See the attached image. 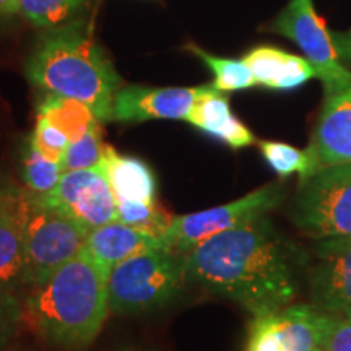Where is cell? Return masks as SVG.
<instances>
[{"label": "cell", "instance_id": "obj_1", "mask_svg": "<svg viewBox=\"0 0 351 351\" xmlns=\"http://www.w3.org/2000/svg\"><path fill=\"white\" fill-rule=\"evenodd\" d=\"M187 282L239 302L254 317L278 314L300 291V252L263 215L184 254Z\"/></svg>", "mask_w": 351, "mask_h": 351}, {"label": "cell", "instance_id": "obj_2", "mask_svg": "<svg viewBox=\"0 0 351 351\" xmlns=\"http://www.w3.org/2000/svg\"><path fill=\"white\" fill-rule=\"evenodd\" d=\"M104 269L80 252L33 285L23 302V320L59 350H85L99 335L109 314Z\"/></svg>", "mask_w": 351, "mask_h": 351}, {"label": "cell", "instance_id": "obj_3", "mask_svg": "<svg viewBox=\"0 0 351 351\" xmlns=\"http://www.w3.org/2000/svg\"><path fill=\"white\" fill-rule=\"evenodd\" d=\"M25 72L32 85L47 95L82 101L99 122L111 121L112 101L122 80L86 20L44 29Z\"/></svg>", "mask_w": 351, "mask_h": 351}, {"label": "cell", "instance_id": "obj_4", "mask_svg": "<svg viewBox=\"0 0 351 351\" xmlns=\"http://www.w3.org/2000/svg\"><path fill=\"white\" fill-rule=\"evenodd\" d=\"M186 282L184 254L165 247L140 252L109 271V309L116 314L155 311L173 301Z\"/></svg>", "mask_w": 351, "mask_h": 351}, {"label": "cell", "instance_id": "obj_5", "mask_svg": "<svg viewBox=\"0 0 351 351\" xmlns=\"http://www.w3.org/2000/svg\"><path fill=\"white\" fill-rule=\"evenodd\" d=\"M88 232L25 191V285H38L83 251Z\"/></svg>", "mask_w": 351, "mask_h": 351}, {"label": "cell", "instance_id": "obj_6", "mask_svg": "<svg viewBox=\"0 0 351 351\" xmlns=\"http://www.w3.org/2000/svg\"><path fill=\"white\" fill-rule=\"evenodd\" d=\"M291 217L315 239H351V165L328 166L300 182Z\"/></svg>", "mask_w": 351, "mask_h": 351}, {"label": "cell", "instance_id": "obj_7", "mask_svg": "<svg viewBox=\"0 0 351 351\" xmlns=\"http://www.w3.org/2000/svg\"><path fill=\"white\" fill-rule=\"evenodd\" d=\"M269 32L282 34L298 44L322 82L326 96L351 88V70L345 67L333 44L332 33L319 16L313 0H289L271 21Z\"/></svg>", "mask_w": 351, "mask_h": 351}, {"label": "cell", "instance_id": "obj_8", "mask_svg": "<svg viewBox=\"0 0 351 351\" xmlns=\"http://www.w3.org/2000/svg\"><path fill=\"white\" fill-rule=\"evenodd\" d=\"M285 197L282 184H267L231 204L174 217L165 234L166 247L178 254H187L213 236L261 218L280 205Z\"/></svg>", "mask_w": 351, "mask_h": 351}, {"label": "cell", "instance_id": "obj_9", "mask_svg": "<svg viewBox=\"0 0 351 351\" xmlns=\"http://www.w3.org/2000/svg\"><path fill=\"white\" fill-rule=\"evenodd\" d=\"M38 197L72 218L86 232L117 219V199L101 165L90 169L64 171L54 191Z\"/></svg>", "mask_w": 351, "mask_h": 351}, {"label": "cell", "instance_id": "obj_10", "mask_svg": "<svg viewBox=\"0 0 351 351\" xmlns=\"http://www.w3.org/2000/svg\"><path fill=\"white\" fill-rule=\"evenodd\" d=\"M200 86L152 88L127 85L117 90L112 101L116 122H145L155 119L186 121L194 106Z\"/></svg>", "mask_w": 351, "mask_h": 351}, {"label": "cell", "instance_id": "obj_11", "mask_svg": "<svg viewBox=\"0 0 351 351\" xmlns=\"http://www.w3.org/2000/svg\"><path fill=\"white\" fill-rule=\"evenodd\" d=\"M309 288L317 309L330 314L351 313V239H328L311 269Z\"/></svg>", "mask_w": 351, "mask_h": 351}, {"label": "cell", "instance_id": "obj_12", "mask_svg": "<svg viewBox=\"0 0 351 351\" xmlns=\"http://www.w3.org/2000/svg\"><path fill=\"white\" fill-rule=\"evenodd\" d=\"M306 150L313 158L315 173L328 166L351 165V88L326 96Z\"/></svg>", "mask_w": 351, "mask_h": 351}, {"label": "cell", "instance_id": "obj_13", "mask_svg": "<svg viewBox=\"0 0 351 351\" xmlns=\"http://www.w3.org/2000/svg\"><path fill=\"white\" fill-rule=\"evenodd\" d=\"M25 285V192H7L0 199V289Z\"/></svg>", "mask_w": 351, "mask_h": 351}, {"label": "cell", "instance_id": "obj_14", "mask_svg": "<svg viewBox=\"0 0 351 351\" xmlns=\"http://www.w3.org/2000/svg\"><path fill=\"white\" fill-rule=\"evenodd\" d=\"M161 247L168 249L165 239L135 230L119 219H114L88 232L82 252L109 274L117 263L137 256L140 252Z\"/></svg>", "mask_w": 351, "mask_h": 351}, {"label": "cell", "instance_id": "obj_15", "mask_svg": "<svg viewBox=\"0 0 351 351\" xmlns=\"http://www.w3.org/2000/svg\"><path fill=\"white\" fill-rule=\"evenodd\" d=\"M186 121L236 150L256 143L252 132L232 114L228 96L213 85L200 86L199 96Z\"/></svg>", "mask_w": 351, "mask_h": 351}, {"label": "cell", "instance_id": "obj_16", "mask_svg": "<svg viewBox=\"0 0 351 351\" xmlns=\"http://www.w3.org/2000/svg\"><path fill=\"white\" fill-rule=\"evenodd\" d=\"M254 80L271 90H295L315 77V70L306 57L289 54L271 46L254 47L244 56Z\"/></svg>", "mask_w": 351, "mask_h": 351}, {"label": "cell", "instance_id": "obj_17", "mask_svg": "<svg viewBox=\"0 0 351 351\" xmlns=\"http://www.w3.org/2000/svg\"><path fill=\"white\" fill-rule=\"evenodd\" d=\"M101 168L117 200H134L145 204L156 202L155 174L145 161L134 156L119 155L108 145Z\"/></svg>", "mask_w": 351, "mask_h": 351}, {"label": "cell", "instance_id": "obj_18", "mask_svg": "<svg viewBox=\"0 0 351 351\" xmlns=\"http://www.w3.org/2000/svg\"><path fill=\"white\" fill-rule=\"evenodd\" d=\"M38 114L64 132L70 143L80 140L99 122L85 103L59 95H47L39 104Z\"/></svg>", "mask_w": 351, "mask_h": 351}, {"label": "cell", "instance_id": "obj_19", "mask_svg": "<svg viewBox=\"0 0 351 351\" xmlns=\"http://www.w3.org/2000/svg\"><path fill=\"white\" fill-rule=\"evenodd\" d=\"M319 309L309 304H289L276 314V324L287 351H314L319 346Z\"/></svg>", "mask_w": 351, "mask_h": 351}, {"label": "cell", "instance_id": "obj_20", "mask_svg": "<svg viewBox=\"0 0 351 351\" xmlns=\"http://www.w3.org/2000/svg\"><path fill=\"white\" fill-rule=\"evenodd\" d=\"M62 173V165L44 156L32 138L25 143L21 152V178L29 192L36 195L49 194L60 181Z\"/></svg>", "mask_w": 351, "mask_h": 351}, {"label": "cell", "instance_id": "obj_21", "mask_svg": "<svg viewBox=\"0 0 351 351\" xmlns=\"http://www.w3.org/2000/svg\"><path fill=\"white\" fill-rule=\"evenodd\" d=\"M187 49L194 52L197 57H200L207 64V67L213 73L212 85L217 90L223 91V93L245 90V88L257 85L256 80H254L251 69H249V65L244 60L223 59V57L212 56L207 51L200 49L195 44H187Z\"/></svg>", "mask_w": 351, "mask_h": 351}, {"label": "cell", "instance_id": "obj_22", "mask_svg": "<svg viewBox=\"0 0 351 351\" xmlns=\"http://www.w3.org/2000/svg\"><path fill=\"white\" fill-rule=\"evenodd\" d=\"M173 215H169L165 208L153 204L134 200H117V219L135 230H140L156 238H165L166 231L173 223Z\"/></svg>", "mask_w": 351, "mask_h": 351}, {"label": "cell", "instance_id": "obj_23", "mask_svg": "<svg viewBox=\"0 0 351 351\" xmlns=\"http://www.w3.org/2000/svg\"><path fill=\"white\" fill-rule=\"evenodd\" d=\"M88 0H20V13L39 28H54L75 20Z\"/></svg>", "mask_w": 351, "mask_h": 351}, {"label": "cell", "instance_id": "obj_24", "mask_svg": "<svg viewBox=\"0 0 351 351\" xmlns=\"http://www.w3.org/2000/svg\"><path fill=\"white\" fill-rule=\"evenodd\" d=\"M261 152L263 160L282 179L300 174L302 182L315 174L314 161L307 150H298L283 142H261Z\"/></svg>", "mask_w": 351, "mask_h": 351}, {"label": "cell", "instance_id": "obj_25", "mask_svg": "<svg viewBox=\"0 0 351 351\" xmlns=\"http://www.w3.org/2000/svg\"><path fill=\"white\" fill-rule=\"evenodd\" d=\"M108 145L103 143L99 122L77 142L69 143L67 152L60 161L64 171L96 168L103 161Z\"/></svg>", "mask_w": 351, "mask_h": 351}, {"label": "cell", "instance_id": "obj_26", "mask_svg": "<svg viewBox=\"0 0 351 351\" xmlns=\"http://www.w3.org/2000/svg\"><path fill=\"white\" fill-rule=\"evenodd\" d=\"M319 346L327 351H351V317L319 309Z\"/></svg>", "mask_w": 351, "mask_h": 351}, {"label": "cell", "instance_id": "obj_27", "mask_svg": "<svg viewBox=\"0 0 351 351\" xmlns=\"http://www.w3.org/2000/svg\"><path fill=\"white\" fill-rule=\"evenodd\" d=\"M245 351H287L276 324V314L254 317Z\"/></svg>", "mask_w": 351, "mask_h": 351}, {"label": "cell", "instance_id": "obj_28", "mask_svg": "<svg viewBox=\"0 0 351 351\" xmlns=\"http://www.w3.org/2000/svg\"><path fill=\"white\" fill-rule=\"evenodd\" d=\"M29 138H32V142L36 145V148L44 156L49 158L51 161H56V163L62 161L70 143L64 132H60L46 117L39 116V114L36 119V127H34L33 135Z\"/></svg>", "mask_w": 351, "mask_h": 351}, {"label": "cell", "instance_id": "obj_29", "mask_svg": "<svg viewBox=\"0 0 351 351\" xmlns=\"http://www.w3.org/2000/svg\"><path fill=\"white\" fill-rule=\"evenodd\" d=\"M23 320V302L13 291L0 289V351L8 345Z\"/></svg>", "mask_w": 351, "mask_h": 351}, {"label": "cell", "instance_id": "obj_30", "mask_svg": "<svg viewBox=\"0 0 351 351\" xmlns=\"http://www.w3.org/2000/svg\"><path fill=\"white\" fill-rule=\"evenodd\" d=\"M332 38L340 59L351 64V29H348V32L332 33Z\"/></svg>", "mask_w": 351, "mask_h": 351}, {"label": "cell", "instance_id": "obj_31", "mask_svg": "<svg viewBox=\"0 0 351 351\" xmlns=\"http://www.w3.org/2000/svg\"><path fill=\"white\" fill-rule=\"evenodd\" d=\"M20 13V0H0V16L12 19Z\"/></svg>", "mask_w": 351, "mask_h": 351}, {"label": "cell", "instance_id": "obj_32", "mask_svg": "<svg viewBox=\"0 0 351 351\" xmlns=\"http://www.w3.org/2000/svg\"><path fill=\"white\" fill-rule=\"evenodd\" d=\"M314 351H327L326 348H322V346H317V348H315Z\"/></svg>", "mask_w": 351, "mask_h": 351}, {"label": "cell", "instance_id": "obj_33", "mask_svg": "<svg viewBox=\"0 0 351 351\" xmlns=\"http://www.w3.org/2000/svg\"><path fill=\"white\" fill-rule=\"evenodd\" d=\"M2 195H3V192H0V199H2Z\"/></svg>", "mask_w": 351, "mask_h": 351}, {"label": "cell", "instance_id": "obj_34", "mask_svg": "<svg viewBox=\"0 0 351 351\" xmlns=\"http://www.w3.org/2000/svg\"><path fill=\"white\" fill-rule=\"evenodd\" d=\"M346 315H348V317H351V313H350V314H346Z\"/></svg>", "mask_w": 351, "mask_h": 351}, {"label": "cell", "instance_id": "obj_35", "mask_svg": "<svg viewBox=\"0 0 351 351\" xmlns=\"http://www.w3.org/2000/svg\"><path fill=\"white\" fill-rule=\"evenodd\" d=\"M127 351H137V350H127Z\"/></svg>", "mask_w": 351, "mask_h": 351}]
</instances>
